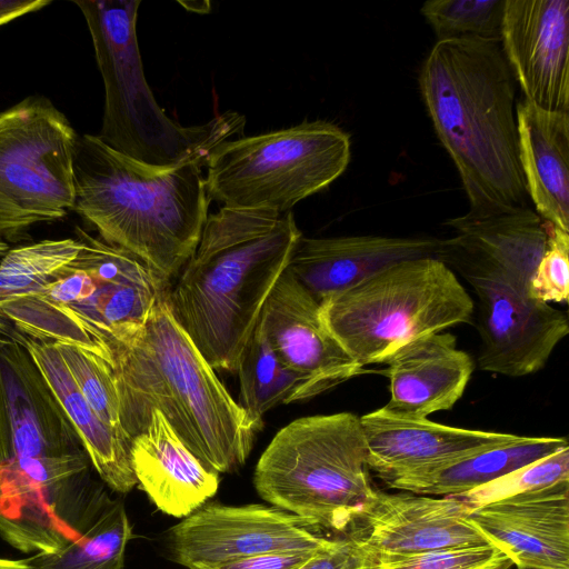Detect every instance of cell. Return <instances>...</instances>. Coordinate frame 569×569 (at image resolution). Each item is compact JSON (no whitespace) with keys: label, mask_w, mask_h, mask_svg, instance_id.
Here are the masks:
<instances>
[{"label":"cell","mask_w":569,"mask_h":569,"mask_svg":"<svg viewBox=\"0 0 569 569\" xmlns=\"http://www.w3.org/2000/svg\"><path fill=\"white\" fill-rule=\"evenodd\" d=\"M114 361L120 425L130 441L159 410L207 469L219 475L246 463L259 430L176 319L169 287Z\"/></svg>","instance_id":"cell-1"},{"label":"cell","mask_w":569,"mask_h":569,"mask_svg":"<svg viewBox=\"0 0 569 569\" xmlns=\"http://www.w3.org/2000/svg\"><path fill=\"white\" fill-rule=\"evenodd\" d=\"M515 82L497 40H437L421 67L420 92L459 172L468 212L528 207Z\"/></svg>","instance_id":"cell-2"},{"label":"cell","mask_w":569,"mask_h":569,"mask_svg":"<svg viewBox=\"0 0 569 569\" xmlns=\"http://www.w3.org/2000/svg\"><path fill=\"white\" fill-rule=\"evenodd\" d=\"M291 211L221 207L208 216L169 301L214 370L236 372L274 284L301 237Z\"/></svg>","instance_id":"cell-3"},{"label":"cell","mask_w":569,"mask_h":569,"mask_svg":"<svg viewBox=\"0 0 569 569\" xmlns=\"http://www.w3.org/2000/svg\"><path fill=\"white\" fill-rule=\"evenodd\" d=\"M440 239L437 259L458 271L477 299L480 370L519 378L542 369L569 333L567 315L535 299L530 282L547 246L532 213L465 216Z\"/></svg>","instance_id":"cell-4"},{"label":"cell","mask_w":569,"mask_h":569,"mask_svg":"<svg viewBox=\"0 0 569 569\" xmlns=\"http://www.w3.org/2000/svg\"><path fill=\"white\" fill-rule=\"evenodd\" d=\"M72 211L104 242L127 250L169 284L192 256L209 216L200 166L156 170L79 134Z\"/></svg>","instance_id":"cell-5"},{"label":"cell","mask_w":569,"mask_h":569,"mask_svg":"<svg viewBox=\"0 0 569 569\" xmlns=\"http://www.w3.org/2000/svg\"><path fill=\"white\" fill-rule=\"evenodd\" d=\"M74 232L81 247L73 260L40 289L0 303V337L72 345L114 369L116 352L142 329L169 284L127 250L79 227Z\"/></svg>","instance_id":"cell-6"},{"label":"cell","mask_w":569,"mask_h":569,"mask_svg":"<svg viewBox=\"0 0 569 569\" xmlns=\"http://www.w3.org/2000/svg\"><path fill=\"white\" fill-rule=\"evenodd\" d=\"M91 36L104 84L98 137L116 151L156 170L201 168L226 141L242 137L246 118L226 111L183 127L158 104L147 83L137 36L140 0H72Z\"/></svg>","instance_id":"cell-7"},{"label":"cell","mask_w":569,"mask_h":569,"mask_svg":"<svg viewBox=\"0 0 569 569\" xmlns=\"http://www.w3.org/2000/svg\"><path fill=\"white\" fill-rule=\"evenodd\" d=\"M253 485L269 505L343 536L376 490L360 417L337 412L289 422L261 453Z\"/></svg>","instance_id":"cell-8"},{"label":"cell","mask_w":569,"mask_h":569,"mask_svg":"<svg viewBox=\"0 0 569 569\" xmlns=\"http://www.w3.org/2000/svg\"><path fill=\"white\" fill-rule=\"evenodd\" d=\"M320 305L322 321L361 367L381 363L400 345L470 323L475 301L445 262H397Z\"/></svg>","instance_id":"cell-9"},{"label":"cell","mask_w":569,"mask_h":569,"mask_svg":"<svg viewBox=\"0 0 569 569\" xmlns=\"http://www.w3.org/2000/svg\"><path fill=\"white\" fill-rule=\"evenodd\" d=\"M350 138L316 120L222 143L204 177L210 200L234 209L283 213L327 188L347 169Z\"/></svg>","instance_id":"cell-10"},{"label":"cell","mask_w":569,"mask_h":569,"mask_svg":"<svg viewBox=\"0 0 569 569\" xmlns=\"http://www.w3.org/2000/svg\"><path fill=\"white\" fill-rule=\"evenodd\" d=\"M79 134L43 96L0 111V238L30 240V229L63 219L74 203L73 159Z\"/></svg>","instance_id":"cell-11"},{"label":"cell","mask_w":569,"mask_h":569,"mask_svg":"<svg viewBox=\"0 0 569 569\" xmlns=\"http://www.w3.org/2000/svg\"><path fill=\"white\" fill-rule=\"evenodd\" d=\"M272 505L206 502L168 531L174 562L190 569L263 553H316L336 538Z\"/></svg>","instance_id":"cell-12"},{"label":"cell","mask_w":569,"mask_h":569,"mask_svg":"<svg viewBox=\"0 0 569 569\" xmlns=\"http://www.w3.org/2000/svg\"><path fill=\"white\" fill-rule=\"evenodd\" d=\"M467 513L466 503L452 496L376 489L343 536L373 558L490 543Z\"/></svg>","instance_id":"cell-13"},{"label":"cell","mask_w":569,"mask_h":569,"mask_svg":"<svg viewBox=\"0 0 569 569\" xmlns=\"http://www.w3.org/2000/svg\"><path fill=\"white\" fill-rule=\"evenodd\" d=\"M86 452L28 350L0 337V462Z\"/></svg>","instance_id":"cell-14"},{"label":"cell","mask_w":569,"mask_h":569,"mask_svg":"<svg viewBox=\"0 0 569 569\" xmlns=\"http://www.w3.org/2000/svg\"><path fill=\"white\" fill-rule=\"evenodd\" d=\"M501 47L525 100L569 113V0H505Z\"/></svg>","instance_id":"cell-15"},{"label":"cell","mask_w":569,"mask_h":569,"mask_svg":"<svg viewBox=\"0 0 569 569\" xmlns=\"http://www.w3.org/2000/svg\"><path fill=\"white\" fill-rule=\"evenodd\" d=\"M259 325L274 353L316 397L363 373L325 326L319 302L287 269L269 295Z\"/></svg>","instance_id":"cell-16"},{"label":"cell","mask_w":569,"mask_h":569,"mask_svg":"<svg viewBox=\"0 0 569 569\" xmlns=\"http://www.w3.org/2000/svg\"><path fill=\"white\" fill-rule=\"evenodd\" d=\"M518 569H569V480L468 509Z\"/></svg>","instance_id":"cell-17"},{"label":"cell","mask_w":569,"mask_h":569,"mask_svg":"<svg viewBox=\"0 0 569 569\" xmlns=\"http://www.w3.org/2000/svg\"><path fill=\"white\" fill-rule=\"evenodd\" d=\"M439 247L440 239L430 237L301 236L288 269L321 303L397 262L437 258Z\"/></svg>","instance_id":"cell-18"},{"label":"cell","mask_w":569,"mask_h":569,"mask_svg":"<svg viewBox=\"0 0 569 569\" xmlns=\"http://www.w3.org/2000/svg\"><path fill=\"white\" fill-rule=\"evenodd\" d=\"M390 399L382 409L402 419H427L450 410L462 397L473 360L457 347V338L433 332L411 339L383 358Z\"/></svg>","instance_id":"cell-19"},{"label":"cell","mask_w":569,"mask_h":569,"mask_svg":"<svg viewBox=\"0 0 569 569\" xmlns=\"http://www.w3.org/2000/svg\"><path fill=\"white\" fill-rule=\"evenodd\" d=\"M369 469L383 481L512 440L517 435L402 419L382 408L360 417Z\"/></svg>","instance_id":"cell-20"},{"label":"cell","mask_w":569,"mask_h":569,"mask_svg":"<svg viewBox=\"0 0 569 569\" xmlns=\"http://www.w3.org/2000/svg\"><path fill=\"white\" fill-rule=\"evenodd\" d=\"M130 453L137 485L168 516H189L219 489V475L201 463L159 410L133 437Z\"/></svg>","instance_id":"cell-21"},{"label":"cell","mask_w":569,"mask_h":569,"mask_svg":"<svg viewBox=\"0 0 569 569\" xmlns=\"http://www.w3.org/2000/svg\"><path fill=\"white\" fill-rule=\"evenodd\" d=\"M516 114L528 197L545 222L569 232V113L543 110L523 99Z\"/></svg>","instance_id":"cell-22"},{"label":"cell","mask_w":569,"mask_h":569,"mask_svg":"<svg viewBox=\"0 0 569 569\" xmlns=\"http://www.w3.org/2000/svg\"><path fill=\"white\" fill-rule=\"evenodd\" d=\"M42 372L73 426L90 461L107 487L128 493L137 486L131 465V441L106 425L90 407L53 343L20 342Z\"/></svg>","instance_id":"cell-23"},{"label":"cell","mask_w":569,"mask_h":569,"mask_svg":"<svg viewBox=\"0 0 569 569\" xmlns=\"http://www.w3.org/2000/svg\"><path fill=\"white\" fill-rule=\"evenodd\" d=\"M565 447V437H525L496 445L440 465L392 477L393 489L426 496L460 495L538 461Z\"/></svg>","instance_id":"cell-24"},{"label":"cell","mask_w":569,"mask_h":569,"mask_svg":"<svg viewBox=\"0 0 569 569\" xmlns=\"http://www.w3.org/2000/svg\"><path fill=\"white\" fill-rule=\"evenodd\" d=\"M132 538L126 507L107 493L76 540L56 552L27 558L30 569H124Z\"/></svg>","instance_id":"cell-25"},{"label":"cell","mask_w":569,"mask_h":569,"mask_svg":"<svg viewBox=\"0 0 569 569\" xmlns=\"http://www.w3.org/2000/svg\"><path fill=\"white\" fill-rule=\"evenodd\" d=\"M236 372L239 377V406L258 430L263 415L279 403L310 399L305 378L288 369L274 353L263 329L257 323Z\"/></svg>","instance_id":"cell-26"},{"label":"cell","mask_w":569,"mask_h":569,"mask_svg":"<svg viewBox=\"0 0 569 569\" xmlns=\"http://www.w3.org/2000/svg\"><path fill=\"white\" fill-rule=\"evenodd\" d=\"M80 247L77 238H66L10 248L0 261V303L40 289L76 258Z\"/></svg>","instance_id":"cell-27"},{"label":"cell","mask_w":569,"mask_h":569,"mask_svg":"<svg viewBox=\"0 0 569 569\" xmlns=\"http://www.w3.org/2000/svg\"><path fill=\"white\" fill-rule=\"evenodd\" d=\"M505 0H432L421 13L438 40L478 38L501 41Z\"/></svg>","instance_id":"cell-28"},{"label":"cell","mask_w":569,"mask_h":569,"mask_svg":"<svg viewBox=\"0 0 569 569\" xmlns=\"http://www.w3.org/2000/svg\"><path fill=\"white\" fill-rule=\"evenodd\" d=\"M53 346L93 411L106 425L127 438L120 425L113 368L79 347L64 343H53Z\"/></svg>","instance_id":"cell-29"},{"label":"cell","mask_w":569,"mask_h":569,"mask_svg":"<svg viewBox=\"0 0 569 569\" xmlns=\"http://www.w3.org/2000/svg\"><path fill=\"white\" fill-rule=\"evenodd\" d=\"M569 480V447L519 468L489 483L452 497L468 509Z\"/></svg>","instance_id":"cell-30"},{"label":"cell","mask_w":569,"mask_h":569,"mask_svg":"<svg viewBox=\"0 0 569 569\" xmlns=\"http://www.w3.org/2000/svg\"><path fill=\"white\" fill-rule=\"evenodd\" d=\"M373 569H510L511 559L491 543L375 557Z\"/></svg>","instance_id":"cell-31"},{"label":"cell","mask_w":569,"mask_h":569,"mask_svg":"<svg viewBox=\"0 0 569 569\" xmlns=\"http://www.w3.org/2000/svg\"><path fill=\"white\" fill-rule=\"evenodd\" d=\"M547 223V222H546ZM547 246L530 282L532 297L545 303L569 298V232L547 223Z\"/></svg>","instance_id":"cell-32"},{"label":"cell","mask_w":569,"mask_h":569,"mask_svg":"<svg viewBox=\"0 0 569 569\" xmlns=\"http://www.w3.org/2000/svg\"><path fill=\"white\" fill-rule=\"evenodd\" d=\"M373 557L350 538L342 536L296 569H373Z\"/></svg>","instance_id":"cell-33"},{"label":"cell","mask_w":569,"mask_h":569,"mask_svg":"<svg viewBox=\"0 0 569 569\" xmlns=\"http://www.w3.org/2000/svg\"><path fill=\"white\" fill-rule=\"evenodd\" d=\"M313 555L308 552L263 553L190 569H296Z\"/></svg>","instance_id":"cell-34"},{"label":"cell","mask_w":569,"mask_h":569,"mask_svg":"<svg viewBox=\"0 0 569 569\" xmlns=\"http://www.w3.org/2000/svg\"><path fill=\"white\" fill-rule=\"evenodd\" d=\"M51 0H0V26L50 4Z\"/></svg>","instance_id":"cell-35"},{"label":"cell","mask_w":569,"mask_h":569,"mask_svg":"<svg viewBox=\"0 0 569 569\" xmlns=\"http://www.w3.org/2000/svg\"><path fill=\"white\" fill-rule=\"evenodd\" d=\"M0 569H30L26 559L0 558Z\"/></svg>","instance_id":"cell-36"},{"label":"cell","mask_w":569,"mask_h":569,"mask_svg":"<svg viewBox=\"0 0 569 569\" xmlns=\"http://www.w3.org/2000/svg\"><path fill=\"white\" fill-rule=\"evenodd\" d=\"M10 248H11L10 244L0 238V261L4 257V254L9 251Z\"/></svg>","instance_id":"cell-37"}]
</instances>
